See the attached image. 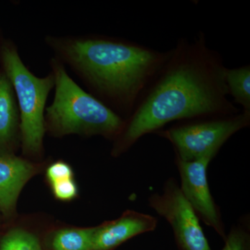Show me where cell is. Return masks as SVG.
I'll list each match as a JSON object with an SVG mask.
<instances>
[{
	"mask_svg": "<svg viewBox=\"0 0 250 250\" xmlns=\"http://www.w3.org/2000/svg\"><path fill=\"white\" fill-rule=\"evenodd\" d=\"M36 171L28 161L0 154V211L5 216L13 214L21 190Z\"/></svg>",
	"mask_w": 250,
	"mask_h": 250,
	"instance_id": "9c48e42d",
	"label": "cell"
},
{
	"mask_svg": "<svg viewBox=\"0 0 250 250\" xmlns=\"http://www.w3.org/2000/svg\"><path fill=\"white\" fill-rule=\"evenodd\" d=\"M18 130L20 114L16 95L3 72L0 74V154H8L6 152L16 141Z\"/></svg>",
	"mask_w": 250,
	"mask_h": 250,
	"instance_id": "30bf717a",
	"label": "cell"
},
{
	"mask_svg": "<svg viewBox=\"0 0 250 250\" xmlns=\"http://www.w3.org/2000/svg\"><path fill=\"white\" fill-rule=\"evenodd\" d=\"M4 72L14 88L20 114V131L23 152L37 155L42 149L45 132V105L54 88L53 73L38 77L23 63L17 49L11 44L1 48Z\"/></svg>",
	"mask_w": 250,
	"mask_h": 250,
	"instance_id": "277c9868",
	"label": "cell"
},
{
	"mask_svg": "<svg viewBox=\"0 0 250 250\" xmlns=\"http://www.w3.org/2000/svg\"><path fill=\"white\" fill-rule=\"evenodd\" d=\"M50 186L54 197L61 201H70L78 195V187L73 179L60 181Z\"/></svg>",
	"mask_w": 250,
	"mask_h": 250,
	"instance_id": "9a60e30c",
	"label": "cell"
},
{
	"mask_svg": "<svg viewBox=\"0 0 250 250\" xmlns=\"http://www.w3.org/2000/svg\"><path fill=\"white\" fill-rule=\"evenodd\" d=\"M49 42L90 85L98 100L127 118L170 54V50L161 52L106 36L51 38Z\"/></svg>",
	"mask_w": 250,
	"mask_h": 250,
	"instance_id": "7a4b0ae2",
	"label": "cell"
},
{
	"mask_svg": "<svg viewBox=\"0 0 250 250\" xmlns=\"http://www.w3.org/2000/svg\"><path fill=\"white\" fill-rule=\"evenodd\" d=\"M149 205L170 223L179 249L211 250L196 213L174 179L166 182L162 194L149 197Z\"/></svg>",
	"mask_w": 250,
	"mask_h": 250,
	"instance_id": "8992f818",
	"label": "cell"
},
{
	"mask_svg": "<svg viewBox=\"0 0 250 250\" xmlns=\"http://www.w3.org/2000/svg\"><path fill=\"white\" fill-rule=\"evenodd\" d=\"M73 176L71 166L63 161H57L51 164L46 171V177L50 184L65 179H73Z\"/></svg>",
	"mask_w": 250,
	"mask_h": 250,
	"instance_id": "2e32d148",
	"label": "cell"
},
{
	"mask_svg": "<svg viewBox=\"0 0 250 250\" xmlns=\"http://www.w3.org/2000/svg\"><path fill=\"white\" fill-rule=\"evenodd\" d=\"M222 250H250V236L248 226L238 225L233 227L225 239Z\"/></svg>",
	"mask_w": 250,
	"mask_h": 250,
	"instance_id": "5bb4252c",
	"label": "cell"
},
{
	"mask_svg": "<svg viewBox=\"0 0 250 250\" xmlns=\"http://www.w3.org/2000/svg\"><path fill=\"white\" fill-rule=\"evenodd\" d=\"M181 178L182 193L191 205L197 216L210 227L223 239L226 238L221 215L210 193L207 170L210 160L182 161L176 157Z\"/></svg>",
	"mask_w": 250,
	"mask_h": 250,
	"instance_id": "52a82bcc",
	"label": "cell"
},
{
	"mask_svg": "<svg viewBox=\"0 0 250 250\" xmlns=\"http://www.w3.org/2000/svg\"><path fill=\"white\" fill-rule=\"evenodd\" d=\"M0 250H42L40 242L33 233L15 229L6 233L0 243Z\"/></svg>",
	"mask_w": 250,
	"mask_h": 250,
	"instance_id": "4fadbf2b",
	"label": "cell"
},
{
	"mask_svg": "<svg viewBox=\"0 0 250 250\" xmlns=\"http://www.w3.org/2000/svg\"><path fill=\"white\" fill-rule=\"evenodd\" d=\"M226 69L220 54L208 47L203 32L192 41L179 39L134 112L125 120L113 154L126 152L146 134L157 132L172 122L240 113L228 98Z\"/></svg>",
	"mask_w": 250,
	"mask_h": 250,
	"instance_id": "6da1fadb",
	"label": "cell"
},
{
	"mask_svg": "<svg viewBox=\"0 0 250 250\" xmlns=\"http://www.w3.org/2000/svg\"><path fill=\"white\" fill-rule=\"evenodd\" d=\"M95 228H65L51 234L49 250H91Z\"/></svg>",
	"mask_w": 250,
	"mask_h": 250,
	"instance_id": "8fae6325",
	"label": "cell"
},
{
	"mask_svg": "<svg viewBox=\"0 0 250 250\" xmlns=\"http://www.w3.org/2000/svg\"><path fill=\"white\" fill-rule=\"evenodd\" d=\"M157 219L134 210H126L121 218L95 227L91 250H113L128 240L154 231Z\"/></svg>",
	"mask_w": 250,
	"mask_h": 250,
	"instance_id": "ba28073f",
	"label": "cell"
},
{
	"mask_svg": "<svg viewBox=\"0 0 250 250\" xmlns=\"http://www.w3.org/2000/svg\"><path fill=\"white\" fill-rule=\"evenodd\" d=\"M228 95L241 105L243 111H250V65L228 68L225 75Z\"/></svg>",
	"mask_w": 250,
	"mask_h": 250,
	"instance_id": "7c38bea8",
	"label": "cell"
},
{
	"mask_svg": "<svg viewBox=\"0 0 250 250\" xmlns=\"http://www.w3.org/2000/svg\"><path fill=\"white\" fill-rule=\"evenodd\" d=\"M192 121L160 130L155 134L172 143L176 157L181 160L211 161L229 139L249 126L250 111Z\"/></svg>",
	"mask_w": 250,
	"mask_h": 250,
	"instance_id": "5b68a950",
	"label": "cell"
},
{
	"mask_svg": "<svg viewBox=\"0 0 250 250\" xmlns=\"http://www.w3.org/2000/svg\"><path fill=\"white\" fill-rule=\"evenodd\" d=\"M52 67L55 93L52 104L45 108V130L57 136L100 135L116 140L125 120L79 86L58 61L52 60Z\"/></svg>",
	"mask_w": 250,
	"mask_h": 250,
	"instance_id": "3957f363",
	"label": "cell"
}]
</instances>
